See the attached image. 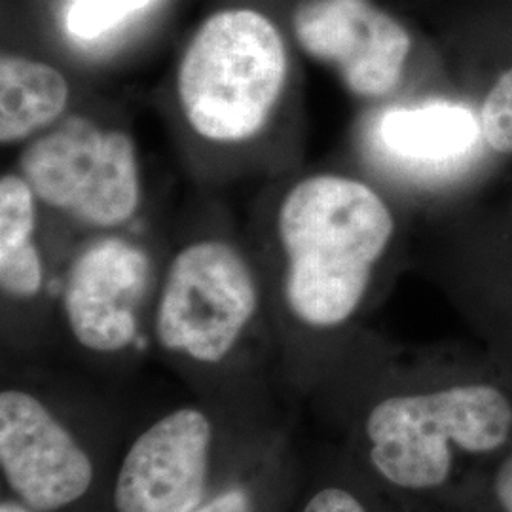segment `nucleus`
<instances>
[{"mask_svg": "<svg viewBox=\"0 0 512 512\" xmlns=\"http://www.w3.org/2000/svg\"><path fill=\"white\" fill-rule=\"evenodd\" d=\"M190 512H253V495L245 486H230Z\"/></svg>", "mask_w": 512, "mask_h": 512, "instance_id": "nucleus-17", "label": "nucleus"}, {"mask_svg": "<svg viewBox=\"0 0 512 512\" xmlns=\"http://www.w3.org/2000/svg\"><path fill=\"white\" fill-rule=\"evenodd\" d=\"M277 12L296 50L332 69L353 97L382 101L403 84L414 37L374 0H289Z\"/></svg>", "mask_w": 512, "mask_h": 512, "instance_id": "nucleus-7", "label": "nucleus"}, {"mask_svg": "<svg viewBox=\"0 0 512 512\" xmlns=\"http://www.w3.org/2000/svg\"><path fill=\"white\" fill-rule=\"evenodd\" d=\"M74 110V88L54 61L21 50L0 55V145L21 148Z\"/></svg>", "mask_w": 512, "mask_h": 512, "instance_id": "nucleus-10", "label": "nucleus"}, {"mask_svg": "<svg viewBox=\"0 0 512 512\" xmlns=\"http://www.w3.org/2000/svg\"><path fill=\"white\" fill-rule=\"evenodd\" d=\"M444 512H512V450Z\"/></svg>", "mask_w": 512, "mask_h": 512, "instance_id": "nucleus-15", "label": "nucleus"}, {"mask_svg": "<svg viewBox=\"0 0 512 512\" xmlns=\"http://www.w3.org/2000/svg\"><path fill=\"white\" fill-rule=\"evenodd\" d=\"M302 512H401L389 499H385L351 461L344 475L327 480L315 488Z\"/></svg>", "mask_w": 512, "mask_h": 512, "instance_id": "nucleus-14", "label": "nucleus"}, {"mask_svg": "<svg viewBox=\"0 0 512 512\" xmlns=\"http://www.w3.org/2000/svg\"><path fill=\"white\" fill-rule=\"evenodd\" d=\"M213 423L194 406L167 412L131 442L114 480L116 512H190L207 499Z\"/></svg>", "mask_w": 512, "mask_h": 512, "instance_id": "nucleus-9", "label": "nucleus"}, {"mask_svg": "<svg viewBox=\"0 0 512 512\" xmlns=\"http://www.w3.org/2000/svg\"><path fill=\"white\" fill-rule=\"evenodd\" d=\"M351 465L401 512H444L512 450V378L431 366L353 404Z\"/></svg>", "mask_w": 512, "mask_h": 512, "instance_id": "nucleus-1", "label": "nucleus"}, {"mask_svg": "<svg viewBox=\"0 0 512 512\" xmlns=\"http://www.w3.org/2000/svg\"><path fill=\"white\" fill-rule=\"evenodd\" d=\"M48 217L84 236L122 232L145 207V173L122 124L74 109L19 148L14 167Z\"/></svg>", "mask_w": 512, "mask_h": 512, "instance_id": "nucleus-4", "label": "nucleus"}, {"mask_svg": "<svg viewBox=\"0 0 512 512\" xmlns=\"http://www.w3.org/2000/svg\"><path fill=\"white\" fill-rule=\"evenodd\" d=\"M156 272L143 236L129 230L84 236L61 285V313L74 342L101 357L133 348Z\"/></svg>", "mask_w": 512, "mask_h": 512, "instance_id": "nucleus-6", "label": "nucleus"}, {"mask_svg": "<svg viewBox=\"0 0 512 512\" xmlns=\"http://www.w3.org/2000/svg\"><path fill=\"white\" fill-rule=\"evenodd\" d=\"M0 512H33L27 509L25 505H21L18 499H4L0 505Z\"/></svg>", "mask_w": 512, "mask_h": 512, "instance_id": "nucleus-18", "label": "nucleus"}, {"mask_svg": "<svg viewBox=\"0 0 512 512\" xmlns=\"http://www.w3.org/2000/svg\"><path fill=\"white\" fill-rule=\"evenodd\" d=\"M476 135V120L469 110L437 103L385 110L376 122L374 139L387 160L420 167L461 156Z\"/></svg>", "mask_w": 512, "mask_h": 512, "instance_id": "nucleus-12", "label": "nucleus"}, {"mask_svg": "<svg viewBox=\"0 0 512 512\" xmlns=\"http://www.w3.org/2000/svg\"><path fill=\"white\" fill-rule=\"evenodd\" d=\"M262 310V281L251 251L228 230L186 236L158 277L152 310L156 344L198 366L226 363Z\"/></svg>", "mask_w": 512, "mask_h": 512, "instance_id": "nucleus-5", "label": "nucleus"}, {"mask_svg": "<svg viewBox=\"0 0 512 512\" xmlns=\"http://www.w3.org/2000/svg\"><path fill=\"white\" fill-rule=\"evenodd\" d=\"M162 0H61L55 25L61 40L78 55L99 57L126 42L129 33Z\"/></svg>", "mask_w": 512, "mask_h": 512, "instance_id": "nucleus-13", "label": "nucleus"}, {"mask_svg": "<svg viewBox=\"0 0 512 512\" xmlns=\"http://www.w3.org/2000/svg\"><path fill=\"white\" fill-rule=\"evenodd\" d=\"M0 467L21 505L57 512L90 492L93 461L63 421L37 395L8 387L0 393Z\"/></svg>", "mask_w": 512, "mask_h": 512, "instance_id": "nucleus-8", "label": "nucleus"}, {"mask_svg": "<svg viewBox=\"0 0 512 512\" xmlns=\"http://www.w3.org/2000/svg\"><path fill=\"white\" fill-rule=\"evenodd\" d=\"M480 131L499 154H512V67L499 76L480 110Z\"/></svg>", "mask_w": 512, "mask_h": 512, "instance_id": "nucleus-16", "label": "nucleus"}, {"mask_svg": "<svg viewBox=\"0 0 512 512\" xmlns=\"http://www.w3.org/2000/svg\"><path fill=\"white\" fill-rule=\"evenodd\" d=\"M264 234L283 310L298 329L330 334L363 310L395 219L370 184L310 173L275 190Z\"/></svg>", "mask_w": 512, "mask_h": 512, "instance_id": "nucleus-3", "label": "nucleus"}, {"mask_svg": "<svg viewBox=\"0 0 512 512\" xmlns=\"http://www.w3.org/2000/svg\"><path fill=\"white\" fill-rule=\"evenodd\" d=\"M46 211L16 169L0 177V289L8 302H35L46 289Z\"/></svg>", "mask_w": 512, "mask_h": 512, "instance_id": "nucleus-11", "label": "nucleus"}, {"mask_svg": "<svg viewBox=\"0 0 512 512\" xmlns=\"http://www.w3.org/2000/svg\"><path fill=\"white\" fill-rule=\"evenodd\" d=\"M296 46L275 6L230 0L184 40L169 103L192 160L211 169L260 154L296 109Z\"/></svg>", "mask_w": 512, "mask_h": 512, "instance_id": "nucleus-2", "label": "nucleus"}]
</instances>
